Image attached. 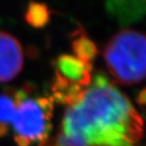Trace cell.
Instances as JSON below:
<instances>
[{"label": "cell", "instance_id": "cell-3", "mask_svg": "<svg viewBox=\"0 0 146 146\" xmlns=\"http://www.w3.org/2000/svg\"><path fill=\"white\" fill-rule=\"evenodd\" d=\"M15 113L12 119L14 141L17 146H31L49 137L53 103L51 98H31L25 90L14 93Z\"/></svg>", "mask_w": 146, "mask_h": 146}, {"label": "cell", "instance_id": "cell-6", "mask_svg": "<svg viewBox=\"0 0 146 146\" xmlns=\"http://www.w3.org/2000/svg\"><path fill=\"white\" fill-rule=\"evenodd\" d=\"M25 20L34 28H43L50 21V10L44 3L33 1L27 5Z\"/></svg>", "mask_w": 146, "mask_h": 146}, {"label": "cell", "instance_id": "cell-9", "mask_svg": "<svg viewBox=\"0 0 146 146\" xmlns=\"http://www.w3.org/2000/svg\"><path fill=\"white\" fill-rule=\"evenodd\" d=\"M136 102L141 106H146V88L139 92L137 96H136Z\"/></svg>", "mask_w": 146, "mask_h": 146}, {"label": "cell", "instance_id": "cell-8", "mask_svg": "<svg viewBox=\"0 0 146 146\" xmlns=\"http://www.w3.org/2000/svg\"><path fill=\"white\" fill-rule=\"evenodd\" d=\"M16 102L14 95L8 93L0 94V123L9 125L15 113Z\"/></svg>", "mask_w": 146, "mask_h": 146}, {"label": "cell", "instance_id": "cell-10", "mask_svg": "<svg viewBox=\"0 0 146 146\" xmlns=\"http://www.w3.org/2000/svg\"><path fill=\"white\" fill-rule=\"evenodd\" d=\"M8 131H9V128L8 125H1L0 123V136H5L8 134Z\"/></svg>", "mask_w": 146, "mask_h": 146}, {"label": "cell", "instance_id": "cell-5", "mask_svg": "<svg viewBox=\"0 0 146 146\" xmlns=\"http://www.w3.org/2000/svg\"><path fill=\"white\" fill-rule=\"evenodd\" d=\"M55 81L86 88L91 84V64L82 62L74 55H62L56 61Z\"/></svg>", "mask_w": 146, "mask_h": 146}, {"label": "cell", "instance_id": "cell-1", "mask_svg": "<svg viewBox=\"0 0 146 146\" xmlns=\"http://www.w3.org/2000/svg\"><path fill=\"white\" fill-rule=\"evenodd\" d=\"M143 127L130 100L110 82L96 78L82 99L65 111L58 135L39 146H136Z\"/></svg>", "mask_w": 146, "mask_h": 146}, {"label": "cell", "instance_id": "cell-7", "mask_svg": "<svg viewBox=\"0 0 146 146\" xmlns=\"http://www.w3.org/2000/svg\"><path fill=\"white\" fill-rule=\"evenodd\" d=\"M73 51L75 54L74 56L88 64H91L93 58L98 54V49L94 42L84 34H81L74 39Z\"/></svg>", "mask_w": 146, "mask_h": 146}, {"label": "cell", "instance_id": "cell-4", "mask_svg": "<svg viewBox=\"0 0 146 146\" xmlns=\"http://www.w3.org/2000/svg\"><path fill=\"white\" fill-rule=\"evenodd\" d=\"M24 54L21 43L9 33L0 31V84L9 82L21 73Z\"/></svg>", "mask_w": 146, "mask_h": 146}, {"label": "cell", "instance_id": "cell-2", "mask_svg": "<svg viewBox=\"0 0 146 146\" xmlns=\"http://www.w3.org/2000/svg\"><path fill=\"white\" fill-rule=\"evenodd\" d=\"M103 58L118 84H140L146 79V34L134 29L119 31L106 44Z\"/></svg>", "mask_w": 146, "mask_h": 146}]
</instances>
